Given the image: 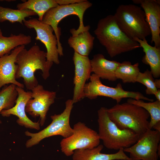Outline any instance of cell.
Returning a JSON list of instances; mask_svg holds the SVG:
<instances>
[{
	"label": "cell",
	"mask_w": 160,
	"mask_h": 160,
	"mask_svg": "<svg viewBox=\"0 0 160 160\" xmlns=\"http://www.w3.org/2000/svg\"><path fill=\"white\" fill-rule=\"evenodd\" d=\"M92 5L91 2L84 0L80 2L58 5L49 9L44 15L41 21L49 25L53 28L57 41V49L60 56H63V48L60 41L61 28L58 27V23L65 17L74 15L78 17L79 25L77 29L72 28L70 30L72 35H76L80 33L89 31L90 26L84 25L83 16L85 11Z\"/></svg>",
	"instance_id": "obj_4"
},
{
	"label": "cell",
	"mask_w": 160,
	"mask_h": 160,
	"mask_svg": "<svg viewBox=\"0 0 160 160\" xmlns=\"http://www.w3.org/2000/svg\"><path fill=\"white\" fill-rule=\"evenodd\" d=\"M92 72L100 78L115 81L116 71L120 63L106 59L101 54L95 55L91 60Z\"/></svg>",
	"instance_id": "obj_18"
},
{
	"label": "cell",
	"mask_w": 160,
	"mask_h": 160,
	"mask_svg": "<svg viewBox=\"0 0 160 160\" xmlns=\"http://www.w3.org/2000/svg\"><path fill=\"white\" fill-rule=\"evenodd\" d=\"M37 15L33 11L28 9H15L0 6V22L8 21L12 23L18 22L22 25L26 17Z\"/></svg>",
	"instance_id": "obj_25"
},
{
	"label": "cell",
	"mask_w": 160,
	"mask_h": 160,
	"mask_svg": "<svg viewBox=\"0 0 160 160\" xmlns=\"http://www.w3.org/2000/svg\"><path fill=\"white\" fill-rule=\"evenodd\" d=\"M134 3L140 4L145 15V19L150 29L151 42L160 47V1L133 0Z\"/></svg>",
	"instance_id": "obj_15"
},
{
	"label": "cell",
	"mask_w": 160,
	"mask_h": 160,
	"mask_svg": "<svg viewBox=\"0 0 160 160\" xmlns=\"http://www.w3.org/2000/svg\"><path fill=\"white\" fill-rule=\"evenodd\" d=\"M1 34H2V33L1 30L0 28V35Z\"/></svg>",
	"instance_id": "obj_30"
},
{
	"label": "cell",
	"mask_w": 160,
	"mask_h": 160,
	"mask_svg": "<svg viewBox=\"0 0 160 160\" xmlns=\"http://www.w3.org/2000/svg\"><path fill=\"white\" fill-rule=\"evenodd\" d=\"M160 132L148 129L137 142L123 149L129 153L131 160H158L160 156Z\"/></svg>",
	"instance_id": "obj_10"
},
{
	"label": "cell",
	"mask_w": 160,
	"mask_h": 160,
	"mask_svg": "<svg viewBox=\"0 0 160 160\" xmlns=\"http://www.w3.org/2000/svg\"><path fill=\"white\" fill-rule=\"evenodd\" d=\"M23 23L27 28L35 30L36 33V39L40 41L45 45L47 51V60L53 63L59 64L57 41L55 35L53 34L52 28L36 18L25 20Z\"/></svg>",
	"instance_id": "obj_12"
},
{
	"label": "cell",
	"mask_w": 160,
	"mask_h": 160,
	"mask_svg": "<svg viewBox=\"0 0 160 160\" xmlns=\"http://www.w3.org/2000/svg\"><path fill=\"white\" fill-rule=\"evenodd\" d=\"M113 15L121 30L132 39H146L151 34L141 7L133 4H121L117 8Z\"/></svg>",
	"instance_id": "obj_6"
},
{
	"label": "cell",
	"mask_w": 160,
	"mask_h": 160,
	"mask_svg": "<svg viewBox=\"0 0 160 160\" xmlns=\"http://www.w3.org/2000/svg\"><path fill=\"white\" fill-rule=\"evenodd\" d=\"M16 87L14 84H10L0 91V113L2 110L9 109L14 105L17 97Z\"/></svg>",
	"instance_id": "obj_26"
},
{
	"label": "cell",
	"mask_w": 160,
	"mask_h": 160,
	"mask_svg": "<svg viewBox=\"0 0 160 160\" xmlns=\"http://www.w3.org/2000/svg\"><path fill=\"white\" fill-rule=\"evenodd\" d=\"M59 5L57 0H28L17 5V9L31 10L38 15L41 21L45 13L49 9Z\"/></svg>",
	"instance_id": "obj_23"
},
{
	"label": "cell",
	"mask_w": 160,
	"mask_h": 160,
	"mask_svg": "<svg viewBox=\"0 0 160 160\" xmlns=\"http://www.w3.org/2000/svg\"><path fill=\"white\" fill-rule=\"evenodd\" d=\"M70 136L62 139L60 142L61 150L65 156L72 155L75 150L92 148L100 145L98 132L88 127L84 123L79 122L73 128Z\"/></svg>",
	"instance_id": "obj_9"
},
{
	"label": "cell",
	"mask_w": 160,
	"mask_h": 160,
	"mask_svg": "<svg viewBox=\"0 0 160 160\" xmlns=\"http://www.w3.org/2000/svg\"><path fill=\"white\" fill-rule=\"evenodd\" d=\"M90 81L85 85L84 93V97L91 100L95 99L99 96L110 97L119 103L124 98H132L152 102L153 99L145 96L138 92L127 91L124 90L122 85L118 84L115 87L105 86L103 84L100 78L94 73L91 75Z\"/></svg>",
	"instance_id": "obj_8"
},
{
	"label": "cell",
	"mask_w": 160,
	"mask_h": 160,
	"mask_svg": "<svg viewBox=\"0 0 160 160\" xmlns=\"http://www.w3.org/2000/svg\"><path fill=\"white\" fill-rule=\"evenodd\" d=\"M134 40L139 44L143 49L145 55L142 62L150 66L151 71L153 77L158 78L160 76V47L152 46L149 44L146 39L141 40L135 38Z\"/></svg>",
	"instance_id": "obj_19"
},
{
	"label": "cell",
	"mask_w": 160,
	"mask_h": 160,
	"mask_svg": "<svg viewBox=\"0 0 160 160\" xmlns=\"http://www.w3.org/2000/svg\"><path fill=\"white\" fill-rule=\"evenodd\" d=\"M89 31L72 36L68 41L69 46L74 51L83 56H88L93 48L95 37Z\"/></svg>",
	"instance_id": "obj_20"
},
{
	"label": "cell",
	"mask_w": 160,
	"mask_h": 160,
	"mask_svg": "<svg viewBox=\"0 0 160 160\" xmlns=\"http://www.w3.org/2000/svg\"><path fill=\"white\" fill-rule=\"evenodd\" d=\"M157 100L160 101V89H158L157 91L154 94Z\"/></svg>",
	"instance_id": "obj_29"
},
{
	"label": "cell",
	"mask_w": 160,
	"mask_h": 160,
	"mask_svg": "<svg viewBox=\"0 0 160 160\" xmlns=\"http://www.w3.org/2000/svg\"><path fill=\"white\" fill-rule=\"evenodd\" d=\"M153 77L150 71L147 69L144 72H140L137 78L136 82L140 83L146 87L147 94L154 95L158 89L155 86Z\"/></svg>",
	"instance_id": "obj_27"
},
{
	"label": "cell",
	"mask_w": 160,
	"mask_h": 160,
	"mask_svg": "<svg viewBox=\"0 0 160 160\" xmlns=\"http://www.w3.org/2000/svg\"><path fill=\"white\" fill-rule=\"evenodd\" d=\"M94 32L111 57L140 47L137 41L121 30L113 15L100 19Z\"/></svg>",
	"instance_id": "obj_1"
},
{
	"label": "cell",
	"mask_w": 160,
	"mask_h": 160,
	"mask_svg": "<svg viewBox=\"0 0 160 160\" xmlns=\"http://www.w3.org/2000/svg\"><path fill=\"white\" fill-rule=\"evenodd\" d=\"M31 40V36L23 33L12 34L9 37L0 35V57L10 53L17 47L29 44Z\"/></svg>",
	"instance_id": "obj_22"
},
{
	"label": "cell",
	"mask_w": 160,
	"mask_h": 160,
	"mask_svg": "<svg viewBox=\"0 0 160 160\" xmlns=\"http://www.w3.org/2000/svg\"><path fill=\"white\" fill-rule=\"evenodd\" d=\"M72 99L67 100L65 103V108L62 113L51 116L52 121L45 128L36 133H32L28 131L25 135L31 137L26 141L25 145L30 148L39 143L44 139L55 135H60L66 138L73 133V129L70 124V118L73 107Z\"/></svg>",
	"instance_id": "obj_7"
},
{
	"label": "cell",
	"mask_w": 160,
	"mask_h": 160,
	"mask_svg": "<svg viewBox=\"0 0 160 160\" xmlns=\"http://www.w3.org/2000/svg\"><path fill=\"white\" fill-rule=\"evenodd\" d=\"M107 108L101 107L97 111L98 134L107 148L119 150L135 143L139 136L129 129H121L108 116Z\"/></svg>",
	"instance_id": "obj_3"
},
{
	"label": "cell",
	"mask_w": 160,
	"mask_h": 160,
	"mask_svg": "<svg viewBox=\"0 0 160 160\" xmlns=\"http://www.w3.org/2000/svg\"><path fill=\"white\" fill-rule=\"evenodd\" d=\"M127 102L143 108L147 111L151 117L149 129H153L160 132V101L156 100L146 102L143 100L129 98Z\"/></svg>",
	"instance_id": "obj_21"
},
{
	"label": "cell",
	"mask_w": 160,
	"mask_h": 160,
	"mask_svg": "<svg viewBox=\"0 0 160 160\" xmlns=\"http://www.w3.org/2000/svg\"><path fill=\"white\" fill-rule=\"evenodd\" d=\"M31 91V98L26 104L25 112L33 117L39 116L40 125L43 126L49 107L55 102L56 93L46 90L39 84Z\"/></svg>",
	"instance_id": "obj_11"
},
{
	"label": "cell",
	"mask_w": 160,
	"mask_h": 160,
	"mask_svg": "<svg viewBox=\"0 0 160 160\" xmlns=\"http://www.w3.org/2000/svg\"><path fill=\"white\" fill-rule=\"evenodd\" d=\"M139 65L138 63L132 65L129 61L120 63L115 72L116 79L121 80L124 83L136 82L140 72Z\"/></svg>",
	"instance_id": "obj_24"
},
{
	"label": "cell",
	"mask_w": 160,
	"mask_h": 160,
	"mask_svg": "<svg viewBox=\"0 0 160 160\" xmlns=\"http://www.w3.org/2000/svg\"><path fill=\"white\" fill-rule=\"evenodd\" d=\"M154 83L155 86L157 89L160 88V79H156L154 80Z\"/></svg>",
	"instance_id": "obj_28"
},
{
	"label": "cell",
	"mask_w": 160,
	"mask_h": 160,
	"mask_svg": "<svg viewBox=\"0 0 160 160\" xmlns=\"http://www.w3.org/2000/svg\"><path fill=\"white\" fill-rule=\"evenodd\" d=\"M103 148V145H99L92 148L76 150L72 155V160H131L123 148L111 154L101 153Z\"/></svg>",
	"instance_id": "obj_17"
},
{
	"label": "cell",
	"mask_w": 160,
	"mask_h": 160,
	"mask_svg": "<svg viewBox=\"0 0 160 160\" xmlns=\"http://www.w3.org/2000/svg\"><path fill=\"white\" fill-rule=\"evenodd\" d=\"M73 60L75 70L74 87L72 100L74 104L85 97L84 88L86 82L89 79L92 71L91 60L88 56H82L74 51Z\"/></svg>",
	"instance_id": "obj_13"
},
{
	"label": "cell",
	"mask_w": 160,
	"mask_h": 160,
	"mask_svg": "<svg viewBox=\"0 0 160 160\" xmlns=\"http://www.w3.org/2000/svg\"><path fill=\"white\" fill-rule=\"evenodd\" d=\"M25 48V45L19 46L10 53L0 57V89L5 84H13L23 88L24 85L16 80V58L18 53Z\"/></svg>",
	"instance_id": "obj_16"
},
{
	"label": "cell",
	"mask_w": 160,
	"mask_h": 160,
	"mask_svg": "<svg viewBox=\"0 0 160 160\" xmlns=\"http://www.w3.org/2000/svg\"><path fill=\"white\" fill-rule=\"evenodd\" d=\"M46 56V52L41 50L36 45L28 50L24 48L18 54L15 78H23L27 89L31 90L38 84L34 75L37 70L41 71L42 76L44 79L49 77L50 70L53 63L47 60Z\"/></svg>",
	"instance_id": "obj_2"
},
{
	"label": "cell",
	"mask_w": 160,
	"mask_h": 160,
	"mask_svg": "<svg viewBox=\"0 0 160 160\" xmlns=\"http://www.w3.org/2000/svg\"><path fill=\"white\" fill-rule=\"evenodd\" d=\"M110 119L121 129H129L140 136L148 129L150 116L140 107L127 102L107 108Z\"/></svg>",
	"instance_id": "obj_5"
},
{
	"label": "cell",
	"mask_w": 160,
	"mask_h": 160,
	"mask_svg": "<svg viewBox=\"0 0 160 160\" xmlns=\"http://www.w3.org/2000/svg\"><path fill=\"white\" fill-rule=\"evenodd\" d=\"M17 97L15 105L9 109L2 110L0 113L4 117H9L11 115L17 116L18 119L17 123L26 128L39 130L40 129L39 121L34 122L31 120L26 114L25 108L28 100L31 98V91L26 92L23 88L16 87Z\"/></svg>",
	"instance_id": "obj_14"
}]
</instances>
